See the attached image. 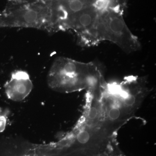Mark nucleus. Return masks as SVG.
I'll use <instances>...</instances> for the list:
<instances>
[{
	"label": "nucleus",
	"instance_id": "nucleus-5",
	"mask_svg": "<svg viewBox=\"0 0 156 156\" xmlns=\"http://www.w3.org/2000/svg\"><path fill=\"white\" fill-rule=\"evenodd\" d=\"M33 85L28 73L17 70L11 74L10 80L5 85L6 96L10 100L20 101L30 94Z\"/></svg>",
	"mask_w": 156,
	"mask_h": 156
},
{
	"label": "nucleus",
	"instance_id": "nucleus-2",
	"mask_svg": "<svg viewBox=\"0 0 156 156\" xmlns=\"http://www.w3.org/2000/svg\"><path fill=\"white\" fill-rule=\"evenodd\" d=\"M48 86L53 91L71 93L86 90L98 95L106 83L99 67L93 62L85 63L59 57L55 59L48 73Z\"/></svg>",
	"mask_w": 156,
	"mask_h": 156
},
{
	"label": "nucleus",
	"instance_id": "nucleus-6",
	"mask_svg": "<svg viewBox=\"0 0 156 156\" xmlns=\"http://www.w3.org/2000/svg\"><path fill=\"white\" fill-rule=\"evenodd\" d=\"M9 112V111L3 110L0 108V133L3 132L5 129Z\"/></svg>",
	"mask_w": 156,
	"mask_h": 156
},
{
	"label": "nucleus",
	"instance_id": "nucleus-4",
	"mask_svg": "<svg viewBox=\"0 0 156 156\" xmlns=\"http://www.w3.org/2000/svg\"><path fill=\"white\" fill-rule=\"evenodd\" d=\"M0 27H27L59 30L57 13L47 14L37 9L29 8L0 17Z\"/></svg>",
	"mask_w": 156,
	"mask_h": 156
},
{
	"label": "nucleus",
	"instance_id": "nucleus-3",
	"mask_svg": "<svg viewBox=\"0 0 156 156\" xmlns=\"http://www.w3.org/2000/svg\"><path fill=\"white\" fill-rule=\"evenodd\" d=\"M108 41L127 53L139 50L140 42L129 29L120 12L119 6L101 12L89 38V46Z\"/></svg>",
	"mask_w": 156,
	"mask_h": 156
},
{
	"label": "nucleus",
	"instance_id": "nucleus-1",
	"mask_svg": "<svg viewBox=\"0 0 156 156\" xmlns=\"http://www.w3.org/2000/svg\"><path fill=\"white\" fill-rule=\"evenodd\" d=\"M144 77H127L119 83H106L99 98L101 122L104 130L114 135L132 118L147 96L149 89Z\"/></svg>",
	"mask_w": 156,
	"mask_h": 156
}]
</instances>
